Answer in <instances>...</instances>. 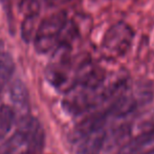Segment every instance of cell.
<instances>
[{"instance_id": "5b68a950", "label": "cell", "mask_w": 154, "mask_h": 154, "mask_svg": "<svg viewBox=\"0 0 154 154\" xmlns=\"http://www.w3.org/2000/svg\"><path fill=\"white\" fill-rule=\"evenodd\" d=\"M10 95L13 105L21 111L29 109V94L25 84L17 79L12 82L10 86Z\"/></svg>"}, {"instance_id": "52a82bcc", "label": "cell", "mask_w": 154, "mask_h": 154, "mask_svg": "<svg viewBox=\"0 0 154 154\" xmlns=\"http://www.w3.org/2000/svg\"><path fill=\"white\" fill-rule=\"evenodd\" d=\"M15 70V63L10 54L6 51L0 60V91H2L12 78Z\"/></svg>"}, {"instance_id": "30bf717a", "label": "cell", "mask_w": 154, "mask_h": 154, "mask_svg": "<svg viewBox=\"0 0 154 154\" xmlns=\"http://www.w3.org/2000/svg\"><path fill=\"white\" fill-rule=\"evenodd\" d=\"M6 53V49H5V45L2 41H0V60H1L2 56Z\"/></svg>"}, {"instance_id": "9c48e42d", "label": "cell", "mask_w": 154, "mask_h": 154, "mask_svg": "<svg viewBox=\"0 0 154 154\" xmlns=\"http://www.w3.org/2000/svg\"><path fill=\"white\" fill-rule=\"evenodd\" d=\"M45 1L51 6H60V5H63V4L67 3V2H69L70 0H45Z\"/></svg>"}, {"instance_id": "277c9868", "label": "cell", "mask_w": 154, "mask_h": 154, "mask_svg": "<svg viewBox=\"0 0 154 154\" xmlns=\"http://www.w3.org/2000/svg\"><path fill=\"white\" fill-rule=\"evenodd\" d=\"M116 154H154V129L131 137Z\"/></svg>"}, {"instance_id": "8992f818", "label": "cell", "mask_w": 154, "mask_h": 154, "mask_svg": "<svg viewBox=\"0 0 154 154\" xmlns=\"http://www.w3.org/2000/svg\"><path fill=\"white\" fill-rule=\"evenodd\" d=\"M16 121V111L8 105L0 106V140H3L12 130Z\"/></svg>"}, {"instance_id": "6da1fadb", "label": "cell", "mask_w": 154, "mask_h": 154, "mask_svg": "<svg viewBox=\"0 0 154 154\" xmlns=\"http://www.w3.org/2000/svg\"><path fill=\"white\" fill-rule=\"evenodd\" d=\"M67 15L65 12H57L39 23L34 38V46L37 53L46 54L54 51L59 44L60 35L66 25Z\"/></svg>"}, {"instance_id": "ba28073f", "label": "cell", "mask_w": 154, "mask_h": 154, "mask_svg": "<svg viewBox=\"0 0 154 154\" xmlns=\"http://www.w3.org/2000/svg\"><path fill=\"white\" fill-rule=\"evenodd\" d=\"M38 14L26 15L21 24V37L23 41L29 43L34 40L36 35L37 29H38Z\"/></svg>"}, {"instance_id": "7a4b0ae2", "label": "cell", "mask_w": 154, "mask_h": 154, "mask_svg": "<svg viewBox=\"0 0 154 154\" xmlns=\"http://www.w3.org/2000/svg\"><path fill=\"white\" fill-rule=\"evenodd\" d=\"M134 32L131 26L125 22H118L112 25L104 36L102 48L106 56L116 58L125 55L131 46Z\"/></svg>"}, {"instance_id": "3957f363", "label": "cell", "mask_w": 154, "mask_h": 154, "mask_svg": "<svg viewBox=\"0 0 154 154\" xmlns=\"http://www.w3.org/2000/svg\"><path fill=\"white\" fill-rule=\"evenodd\" d=\"M17 133L20 135L26 149L22 154H39L44 147V130L37 119L23 116Z\"/></svg>"}]
</instances>
